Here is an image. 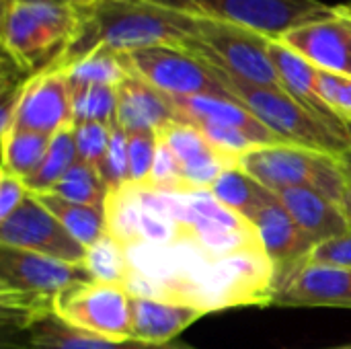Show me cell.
Segmentation results:
<instances>
[{"label": "cell", "instance_id": "1", "mask_svg": "<svg viewBox=\"0 0 351 349\" xmlns=\"http://www.w3.org/2000/svg\"><path fill=\"white\" fill-rule=\"evenodd\" d=\"M125 292L136 298L181 302L206 315L230 306L274 304V265L263 249L214 257L193 241L134 243L125 247Z\"/></svg>", "mask_w": 351, "mask_h": 349}, {"label": "cell", "instance_id": "2", "mask_svg": "<svg viewBox=\"0 0 351 349\" xmlns=\"http://www.w3.org/2000/svg\"><path fill=\"white\" fill-rule=\"evenodd\" d=\"M80 10L78 35L51 68L66 70L99 47L115 53L154 45L187 47L199 27V16L156 0H99Z\"/></svg>", "mask_w": 351, "mask_h": 349}, {"label": "cell", "instance_id": "3", "mask_svg": "<svg viewBox=\"0 0 351 349\" xmlns=\"http://www.w3.org/2000/svg\"><path fill=\"white\" fill-rule=\"evenodd\" d=\"M84 282H95L86 265L0 247V304L6 315L14 317L21 329L51 315L56 298Z\"/></svg>", "mask_w": 351, "mask_h": 349}, {"label": "cell", "instance_id": "4", "mask_svg": "<svg viewBox=\"0 0 351 349\" xmlns=\"http://www.w3.org/2000/svg\"><path fill=\"white\" fill-rule=\"evenodd\" d=\"M82 10L74 4L2 6V53L21 70L35 74L53 66L78 35Z\"/></svg>", "mask_w": 351, "mask_h": 349}, {"label": "cell", "instance_id": "5", "mask_svg": "<svg viewBox=\"0 0 351 349\" xmlns=\"http://www.w3.org/2000/svg\"><path fill=\"white\" fill-rule=\"evenodd\" d=\"M206 62L212 68V72L220 78V82L226 86V91L241 105H245L269 132H274L284 142L306 146V148L321 150V152H329L335 156H341L343 150L350 146V142L346 138H341L337 132H333L317 115L306 111L286 91L247 82V80L226 72L218 64H214L210 60H206Z\"/></svg>", "mask_w": 351, "mask_h": 349}, {"label": "cell", "instance_id": "6", "mask_svg": "<svg viewBox=\"0 0 351 349\" xmlns=\"http://www.w3.org/2000/svg\"><path fill=\"white\" fill-rule=\"evenodd\" d=\"M237 165L274 193L292 187H306L343 204L348 177L339 156L335 154L284 142L255 146L245 152Z\"/></svg>", "mask_w": 351, "mask_h": 349}, {"label": "cell", "instance_id": "7", "mask_svg": "<svg viewBox=\"0 0 351 349\" xmlns=\"http://www.w3.org/2000/svg\"><path fill=\"white\" fill-rule=\"evenodd\" d=\"M177 10L249 27L269 39H282L290 29L325 19L337 10L323 0H156Z\"/></svg>", "mask_w": 351, "mask_h": 349}, {"label": "cell", "instance_id": "8", "mask_svg": "<svg viewBox=\"0 0 351 349\" xmlns=\"http://www.w3.org/2000/svg\"><path fill=\"white\" fill-rule=\"evenodd\" d=\"M187 49L247 82L282 88L269 56V37L249 27L199 16L197 37L187 45Z\"/></svg>", "mask_w": 351, "mask_h": 349}, {"label": "cell", "instance_id": "9", "mask_svg": "<svg viewBox=\"0 0 351 349\" xmlns=\"http://www.w3.org/2000/svg\"><path fill=\"white\" fill-rule=\"evenodd\" d=\"M130 74L140 76L167 97H224L234 99L208 62L179 45H154L123 53Z\"/></svg>", "mask_w": 351, "mask_h": 349}, {"label": "cell", "instance_id": "10", "mask_svg": "<svg viewBox=\"0 0 351 349\" xmlns=\"http://www.w3.org/2000/svg\"><path fill=\"white\" fill-rule=\"evenodd\" d=\"M130 298L123 286L95 280L64 290L53 302V313L76 331L105 339H134Z\"/></svg>", "mask_w": 351, "mask_h": 349}, {"label": "cell", "instance_id": "11", "mask_svg": "<svg viewBox=\"0 0 351 349\" xmlns=\"http://www.w3.org/2000/svg\"><path fill=\"white\" fill-rule=\"evenodd\" d=\"M0 247L31 251L74 265H84L88 253L33 193L8 218L0 220Z\"/></svg>", "mask_w": 351, "mask_h": 349}, {"label": "cell", "instance_id": "12", "mask_svg": "<svg viewBox=\"0 0 351 349\" xmlns=\"http://www.w3.org/2000/svg\"><path fill=\"white\" fill-rule=\"evenodd\" d=\"M72 123V84L66 72L51 66L35 72L25 84L12 132L25 130L43 136H56L60 130L70 128Z\"/></svg>", "mask_w": 351, "mask_h": 349}, {"label": "cell", "instance_id": "13", "mask_svg": "<svg viewBox=\"0 0 351 349\" xmlns=\"http://www.w3.org/2000/svg\"><path fill=\"white\" fill-rule=\"evenodd\" d=\"M253 226L257 228L263 251L274 265V284L278 294L311 263L317 245L278 200L253 218Z\"/></svg>", "mask_w": 351, "mask_h": 349}, {"label": "cell", "instance_id": "14", "mask_svg": "<svg viewBox=\"0 0 351 349\" xmlns=\"http://www.w3.org/2000/svg\"><path fill=\"white\" fill-rule=\"evenodd\" d=\"M282 41L315 68L351 76V6L290 29Z\"/></svg>", "mask_w": 351, "mask_h": 349}, {"label": "cell", "instance_id": "15", "mask_svg": "<svg viewBox=\"0 0 351 349\" xmlns=\"http://www.w3.org/2000/svg\"><path fill=\"white\" fill-rule=\"evenodd\" d=\"M269 56L282 88L294 101H298L306 111L317 115L333 132H337L341 138L351 142V128L333 113V109L321 99L317 91L319 68H315L308 60H304L300 53L290 49L282 39H269Z\"/></svg>", "mask_w": 351, "mask_h": 349}, {"label": "cell", "instance_id": "16", "mask_svg": "<svg viewBox=\"0 0 351 349\" xmlns=\"http://www.w3.org/2000/svg\"><path fill=\"white\" fill-rule=\"evenodd\" d=\"M278 306L351 309V269L308 263L276 296Z\"/></svg>", "mask_w": 351, "mask_h": 349}, {"label": "cell", "instance_id": "17", "mask_svg": "<svg viewBox=\"0 0 351 349\" xmlns=\"http://www.w3.org/2000/svg\"><path fill=\"white\" fill-rule=\"evenodd\" d=\"M179 121L173 99L142 80L136 74H130L117 86V119L125 134L134 132H160L167 125Z\"/></svg>", "mask_w": 351, "mask_h": 349}, {"label": "cell", "instance_id": "18", "mask_svg": "<svg viewBox=\"0 0 351 349\" xmlns=\"http://www.w3.org/2000/svg\"><path fill=\"white\" fill-rule=\"evenodd\" d=\"M276 195L294 222L315 241V245L351 232V220L343 210V204H337L315 189L292 187L278 191Z\"/></svg>", "mask_w": 351, "mask_h": 349}, {"label": "cell", "instance_id": "19", "mask_svg": "<svg viewBox=\"0 0 351 349\" xmlns=\"http://www.w3.org/2000/svg\"><path fill=\"white\" fill-rule=\"evenodd\" d=\"M173 105L177 109L179 121L195 123V121H210L218 125H228L245 132L251 136L259 146L269 144H284L282 138H278L274 132H269L245 105H241L237 99H224V97H171Z\"/></svg>", "mask_w": 351, "mask_h": 349}, {"label": "cell", "instance_id": "20", "mask_svg": "<svg viewBox=\"0 0 351 349\" xmlns=\"http://www.w3.org/2000/svg\"><path fill=\"white\" fill-rule=\"evenodd\" d=\"M27 349H195L185 344H146L138 339H105L76 331L62 323L56 313L23 327Z\"/></svg>", "mask_w": 351, "mask_h": 349}, {"label": "cell", "instance_id": "21", "mask_svg": "<svg viewBox=\"0 0 351 349\" xmlns=\"http://www.w3.org/2000/svg\"><path fill=\"white\" fill-rule=\"evenodd\" d=\"M132 309V337L146 344H171L189 325L199 321L206 313L191 304L130 298Z\"/></svg>", "mask_w": 351, "mask_h": 349}, {"label": "cell", "instance_id": "22", "mask_svg": "<svg viewBox=\"0 0 351 349\" xmlns=\"http://www.w3.org/2000/svg\"><path fill=\"white\" fill-rule=\"evenodd\" d=\"M212 195L226 206L228 210L237 212L239 216L253 222V218L269 204L278 200L274 191L261 185L255 177L243 171L239 165L228 167L212 185Z\"/></svg>", "mask_w": 351, "mask_h": 349}, {"label": "cell", "instance_id": "23", "mask_svg": "<svg viewBox=\"0 0 351 349\" xmlns=\"http://www.w3.org/2000/svg\"><path fill=\"white\" fill-rule=\"evenodd\" d=\"M86 249L107 234V210L97 206H82L66 202L53 193H33Z\"/></svg>", "mask_w": 351, "mask_h": 349}, {"label": "cell", "instance_id": "24", "mask_svg": "<svg viewBox=\"0 0 351 349\" xmlns=\"http://www.w3.org/2000/svg\"><path fill=\"white\" fill-rule=\"evenodd\" d=\"M76 160H78V152H76L74 123H72L70 128H64L56 136H51V144L39 169L27 179H23L25 187L29 189V193H49Z\"/></svg>", "mask_w": 351, "mask_h": 349}, {"label": "cell", "instance_id": "25", "mask_svg": "<svg viewBox=\"0 0 351 349\" xmlns=\"http://www.w3.org/2000/svg\"><path fill=\"white\" fill-rule=\"evenodd\" d=\"M64 72L72 86H119L130 76L123 53H115L107 47L95 49L93 53L68 66Z\"/></svg>", "mask_w": 351, "mask_h": 349}, {"label": "cell", "instance_id": "26", "mask_svg": "<svg viewBox=\"0 0 351 349\" xmlns=\"http://www.w3.org/2000/svg\"><path fill=\"white\" fill-rule=\"evenodd\" d=\"M49 144L51 136L25 130L10 132L6 138H2V169L21 179H27L39 169Z\"/></svg>", "mask_w": 351, "mask_h": 349}, {"label": "cell", "instance_id": "27", "mask_svg": "<svg viewBox=\"0 0 351 349\" xmlns=\"http://www.w3.org/2000/svg\"><path fill=\"white\" fill-rule=\"evenodd\" d=\"M49 193L72 204L105 208L109 197V187L95 167L78 158Z\"/></svg>", "mask_w": 351, "mask_h": 349}, {"label": "cell", "instance_id": "28", "mask_svg": "<svg viewBox=\"0 0 351 349\" xmlns=\"http://www.w3.org/2000/svg\"><path fill=\"white\" fill-rule=\"evenodd\" d=\"M84 265L88 267L93 278L97 282H103V284L123 286L128 276H130L128 251L109 232L101 241H97L93 247H88L86 263Z\"/></svg>", "mask_w": 351, "mask_h": 349}, {"label": "cell", "instance_id": "29", "mask_svg": "<svg viewBox=\"0 0 351 349\" xmlns=\"http://www.w3.org/2000/svg\"><path fill=\"white\" fill-rule=\"evenodd\" d=\"M72 109L74 123L97 121L113 128L117 119V86H72Z\"/></svg>", "mask_w": 351, "mask_h": 349}, {"label": "cell", "instance_id": "30", "mask_svg": "<svg viewBox=\"0 0 351 349\" xmlns=\"http://www.w3.org/2000/svg\"><path fill=\"white\" fill-rule=\"evenodd\" d=\"M158 152V132H134L128 134V163H130V185L144 189L150 181L154 160Z\"/></svg>", "mask_w": 351, "mask_h": 349}, {"label": "cell", "instance_id": "31", "mask_svg": "<svg viewBox=\"0 0 351 349\" xmlns=\"http://www.w3.org/2000/svg\"><path fill=\"white\" fill-rule=\"evenodd\" d=\"M111 130H113L111 125L97 123V121L74 123V142H76L78 158L99 171L103 167L107 150H109Z\"/></svg>", "mask_w": 351, "mask_h": 349}, {"label": "cell", "instance_id": "32", "mask_svg": "<svg viewBox=\"0 0 351 349\" xmlns=\"http://www.w3.org/2000/svg\"><path fill=\"white\" fill-rule=\"evenodd\" d=\"M103 181L111 191H119L130 185V163H128V134L119 128L113 125L111 130V142L109 150L105 156L103 167L99 169Z\"/></svg>", "mask_w": 351, "mask_h": 349}, {"label": "cell", "instance_id": "33", "mask_svg": "<svg viewBox=\"0 0 351 349\" xmlns=\"http://www.w3.org/2000/svg\"><path fill=\"white\" fill-rule=\"evenodd\" d=\"M144 189L158 191V193H187L181 163L160 138H158V152H156L154 169Z\"/></svg>", "mask_w": 351, "mask_h": 349}, {"label": "cell", "instance_id": "34", "mask_svg": "<svg viewBox=\"0 0 351 349\" xmlns=\"http://www.w3.org/2000/svg\"><path fill=\"white\" fill-rule=\"evenodd\" d=\"M195 125L208 140L210 144L224 156H228L230 160L239 163V158L253 150L255 146H259L251 136H247L245 132L237 130V128H228V125H218V123H210V121H195L191 123Z\"/></svg>", "mask_w": 351, "mask_h": 349}, {"label": "cell", "instance_id": "35", "mask_svg": "<svg viewBox=\"0 0 351 349\" xmlns=\"http://www.w3.org/2000/svg\"><path fill=\"white\" fill-rule=\"evenodd\" d=\"M317 91L333 113L351 128V76L319 70Z\"/></svg>", "mask_w": 351, "mask_h": 349}, {"label": "cell", "instance_id": "36", "mask_svg": "<svg viewBox=\"0 0 351 349\" xmlns=\"http://www.w3.org/2000/svg\"><path fill=\"white\" fill-rule=\"evenodd\" d=\"M311 263L351 269V232L315 247Z\"/></svg>", "mask_w": 351, "mask_h": 349}, {"label": "cell", "instance_id": "37", "mask_svg": "<svg viewBox=\"0 0 351 349\" xmlns=\"http://www.w3.org/2000/svg\"><path fill=\"white\" fill-rule=\"evenodd\" d=\"M29 195L25 181L8 171H0V220L8 218Z\"/></svg>", "mask_w": 351, "mask_h": 349}, {"label": "cell", "instance_id": "38", "mask_svg": "<svg viewBox=\"0 0 351 349\" xmlns=\"http://www.w3.org/2000/svg\"><path fill=\"white\" fill-rule=\"evenodd\" d=\"M2 6L8 4H72L70 0H0Z\"/></svg>", "mask_w": 351, "mask_h": 349}, {"label": "cell", "instance_id": "39", "mask_svg": "<svg viewBox=\"0 0 351 349\" xmlns=\"http://www.w3.org/2000/svg\"><path fill=\"white\" fill-rule=\"evenodd\" d=\"M339 163H341V167H343V173H346V177H348V183H351V142L350 146L343 150V154L339 156Z\"/></svg>", "mask_w": 351, "mask_h": 349}, {"label": "cell", "instance_id": "40", "mask_svg": "<svg viewBox=\"0 0 351 349\" xmlns=\"http://www.w3.org/2000/svg\"><path fill=\"white\" fill-rule=\"evenodd\" d=\"M343 210H346L348 218L351 220V183H348V189H346V195H343Z\"/></svg>", "mask_w": 351, "mask_h": 349}, {"label": "cell", "instance_id": "41", "mask_svg": "<svg viewBox=\"0 0 351 349\" xmlns=\"http://www.w3.org/2000/svg\"><path fill=\"white\" fill-rule=\"evenodd\" d=\"M74 6H78V8H88V6H93L95 2H99V0H70Z\"/></svg>", "mask_w": 351, "mask_h": 349}, {"label": "cell", "instance_id": "42", "mask_svg": "<svg viewBox=\"0 0 351 349\" xmlns=\"http://www.w3.org/2000/svg\"><path fill=\"white\" fill-rule=\"evenodd\" d=\"M327 349H351V344L350 346H339V348H327Z\"/></svg>", "mask_w": 351, "mask_h": 349}]
</instances>
